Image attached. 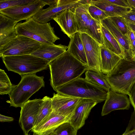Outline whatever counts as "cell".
<instances>
[{"label": "cell", "instance_id": "cell-1", "mask_svg": "<svg viewBox=\"0 0 135 135\" xmlns=\"http://www.w3.org/2000/svg\"><path fill=\"white\" fill-rule=\"evenodd\" d=\"M50 84L54 90L80 76L87 69L68 51L49 63Z\"/></svg>", "mask_w": 135, "mask_h": 135}, {"label": "cell", "instance_id": "cell-2", "mask_svg": "<svg viewBox=\"0 0 135 135\" xmlns=\"http://www.w3.org/2000/svg\"><path fill=\"white\" fill-rule=\"evenodd\" d=\"M105 78L111 90L129 96L135 82V61L122 59Z\"/></svg>", "mask_w": 135, "mask_h": 135}, {"label": "cell", "instance_id": "cell-3", "mask_svg": "<svg viewBox=\"0 0 135 135\" xmlns=\"http://www.w3.org/2000/svg\"><path fill=\"white\" fill-rule=\"evenodd\" d=\"M57 93L81 99H87L98 103L105 100L108 91L80 77L56 88Z\"/></svg>", "mask_w": 135, "mask_h": 135}, {"label": "cell", "instance_id": "cell-4", "mask_svg": "<svg viewBox=\"0 0 135 135\" xmlns=\"http://www.w3.org/2000/svg\"><path fill=\"white\" fill-rule=\"evenodd\" d=\"M16 34L30 38L43 44H53L60 39L55 34L50 22L39 23L31 18L18 23L15 28Z\"/></svg>", "mask_w": 135, "mask_h": 135}, {"label": "cell", "instance_id": "cell-5", "mask_svg": "<svg viewBox=\"0 0 135 135\" xmlns=\"http://www.w3.org/2000/svg\"><path fill=\"white\" fill-rule=\"evenodd\" d=\"M21 76L20 82L13 85L9 94L10 106L16 108H21L33 94L45 86L43 76H38L35 74Z\"/></svg>", "mask_w": 135, "mask_h": 135}, {"label": "cell", "instance_id": "cell-6", "mask_svg": "<svg viewBox=\"0 0 135 135\" xmlns=\"http://www.w3.org/2000/svg\"><path fill=\"white\" fill-rule=\"evenodd\" d=\"M2 59L8 71L18 73L21 76L35 74L49 66L47 61L31 54L6 56Z\"/></svg>", "mask_w": 135, "mask_h": 135}, {"label": "cell", "instance_id": "cell-7", "mask_svg": "<svg viewBox=\"0 0 135 135\" xmlns=\"http://www.w3.org/2000/svg\"><path fill=\"white\" fill-rule=\"evenodd\" d=\"M79 1L72 9L76 19L78 32L88 34L100 45H103L101 24L92 17L88 11L91 4H82Z\"/></svg>", "mask_w": 135, "mask_h": 135}, {"label": "cell", "instance_id": "cell-8", "mask_svg": "<svg viewBox=\"0 0 135 135\" xmlns=\"http://www.w3.org/2000/svg\"><path fill=\"white\" fill-rule=\"evenodd\" d=\"M43 44L26 36L17 35L0 47V57L31 54L39 49Z\"/></svg>", "mask_w": 135, "mask_h": 135}, {"label": "cell", "instance_id": "cell-9", "mask_svg": "<svg viewBox=\"0 0 135 135\" xmlns=\"http://www.w3.org/2000/svg\"><path fill=\"white\" fill-rule=\"evenodd\" d=\"M46 5L43 0H36L28 5L4 9L0 11V13L18 22L32 18Z\"/></svg>", "mask_w": 135, "mask_h": 135}, {"label": "cell", "instance_id": "cell-10", "mask_svg": "<svg viewBox=\"0 0 135 135\" xmlns=\"http://www.w3.org/2000/svg\"><path fill=\"white\" fill-rule=\"evenodd\" d=\"M43 99L28 100L21 107L19 122L25 135H28L34 127Z\"/></svg>", "mask_w": 135, "mask_h": 135}, {"label": "cell", "instance_id": "cell-11", "mask_svg": "<svg viewBox=\"0 0 135 135\" xmlns=\"http://www.w3.org/2000/svg\"><path fill=\"white\" fill-rule=\"evenodd\" d=\"M81 36L87 60V69H94L102 72L100 45L85 33H81Z\"/></svg>", "mask_w": 135, "mask_h": 135}, {"label": "cell", "instance_id": "cell-12", "mask_svg": "<svg viewBox=\"0 0 135 135\" xmlns=\"http://www.w3.org/2000/svg\"><path fill=\"white\" fill-rule=\"evenodd\" d=\"M79 0H58L56 3L46 9H42L32 18L40 23H48L63 11L74 7Z\"/></svg>", "mask_w": 135, "mask_h": 135}, {"label": "cell", "instance_id": "cell-13", "mask_svg": "<svg viewBox=\"0 0 135 135\" xmlns=\"http://www.w3.org/2000/svg\"><path fill=\"white\" fill-rule=\"evenodd\" d=\"M82 99L54 93L52 98L53 110L69 118Z\"/></svg>", "mask_w": 135, "mask_h": 135}, {"label": "cell", "instance_id": "cell-14", "mask_svg": "<svg viewBox=\"0 0 135 135\" xmlns=\"http://www.w3.org/2000/svg\"><path fill=\"white\" fill-rule=\"evenodd\" d=\"M98 103L93 100L82 99L69 118V123L76 129H79L85 124L92 109Z\"/></svg>", "mask_w": 135, "mask_h": 135}, {"label": "cell", "instance_id": "cell-15", "mask_svg": "<svg viewBox=\"0 0 135 135\" xmlns=\"http://www.w3.org/2000/svg\"><path fill=\"white\" fill-rule=\"evenodd\" d=\"M130 103L127 95L115 92L110 89L103 106L101 115H107L115 110L128 109Z\"/></svg>", "mask_w": 135, "mask_h": 135}, {"label": "cell", "instance_id": "cell-16", "mask_svg": "<svg viewBox=\"0 0 135 135\" xmlns=\"http://www.w3.org/2000/svg\"><path fill=\"white\" fill-rule=\"evenodd\" d=\"M69 118L53 111L48 117L31 132L36 135H50L61 124L69 122Z\"/></svg>", "mask_w": 135, "mask_h": 135}, {"label": "cell", "instance_id": "cell-17", "mask_svg": "<svg viewBox=\"0 0 135 135\" xmlns=\"http://www.w3.org/2000/svg\"><path fill=\"white\" fill-rule=\"evenodd\" d=\"M53 20L58 24L61 31L70 39L78 32L76 16L71 8L63 11L54 17Z\"/></svg>", "mask_w": 135, "mask_h": 135}, {"label": "cell", "instance_id": "cell-18", "mask_svg": "<svg viewBox=\"0 0 135 135\" xmlns=\"http://www.w3.org/2000/svg\"><path fill=\"white\" fill-rule=\"evenodd\" d=\"M68 47L61 44H43L31 54L45 60L49 63L66 51Z\"/></svg>", "mask_w": 135, "mask_h": 135}, {"label": "cell", "instance_id": "cell-19", "mask_svg": "<svg viewBox=\"0 0 135 135\" xmlns=\"http://www.w3.org/2000/svg\"><path fill=\"white\" fill-rule=\"evenodd\" d=\"M18 22L0 13V47L17 36L15 27Z\"/></svg>", "mask_w": 135, "mask_h": 135}, {"label": "cell", "instance_id": "cell-20", "mask_svg": "<svg viewBox=\"0 0 135 135\" xmlns=\"http://www.w3.org/2000/svg\"><path fill=\"white\" fill-rule=\"evenodd\" d=\"M100 24L109 31L119 44L127 57L128 53L131 49L128 37L123 34L114 22L110 17L103 20L101 22Z\"/></svg>", "mask_w": 135, "mask_h": 135}, {"label": "cell", "instance_id": "cell-21", "mask_svg": "<svg viewBox=\"0 0 135 135\" xmlns=\"http://www.w3.org/2000/svg\"><path fill=\"white\" fill-rule=\"evenodd\" d=\"M100 47L101 70L106 75L112 71L122 58L104 45Z\"/></svg>", "mask_w": 135, "mask_h": 135}, {"label": "cell", "instance_id": "cell-22", "mask_svg": "<svg viewBox=\"0 0 135 135\" xmlns=\"http://www.w3.org/2000/svg\"><path fill=\"white\" fill-rule=\"evenodd\" d=\"M67 51L87 66V61L80 33L77 32L70 39Z\"/></svg>", "mask_w": 135, "mask_h": 135}, {"label": "cell", "instance_id": "cell-23", "mask_svg": "<svg viewBox=\"0 0 135 135\" xmlns=\"http://www.w3.org/2000/svg\"><path fill=\"white\" fill-rule=\"evenodd\" d=\"M91 4L105 11L109 17L122 16L132 9L131 7H125L117 6L110 3L106 0H91Z\"/></svg>", "mask_w": 135, "mask_h": 135}, {"label": "cell", "instance_id": "cell-24", "mask_svg": "<svg viewBox=\"0 0 135 135\" xmlns=\"http://www.w3.org/2000/svg\"><path fill=\"white\" fill-rule=\"evenodd\" d=\"M101 30L103 42V45L122 59L127 58V55L109 31L102 25Z\"/></svg>", "mask_w": 135, "mask_h": 135}, {"label": "cell", "instance_id": "cell-25", "mask_svg": "<svg viewBox=\"0 0 135 135\" xmlns=\"http://www.w3.org/2000/svg\"><path fill=\"white\" fill-rule=\"evenodd\" d=\"M85 78L90 83L99 86L109 91L111 87L107 81L105 75L102 72L92 69H87Z\"/></svg>", "mask_w": 135, "mask_h": 135}, {"label": "cell", "instance_id": "cell-26", "mask_svg": "<svg viewBox=\"0 0 135 135\" xmlns=\"http://www.w3.org/2000/svg\"><path fill=\"white\" fill-rule=\"evenodd\" d=\"M42 99L43 102L40 108L34 127L37 126L42 123L53 111L52 98L46 96Z\"/></svg>", "mask_w": 135, "mask_h": 135}, {"label": "cell", "instance_id": "cell-27", "mask_svg": "<svg viewBox=\"0 0 135 135\" xmlns=\"http://www.w3.org/2000/svg\"><path fill=\"white\" fill-rule=\"evenodd\" d=\"M13 85L4 70L0 69V94H9L11 92Z\"/></svg>", "mask_w": 135, "mask_h": 135}, {"label": "cell", "instance_id": "cell-28", "mask_svg": "<svg viewBox=\"0 0 135 135\" xmlns=\"http://www.w3.org/2000/svg\"><path fill=\"white\" fill-rule=\"evenodd\" d=\"M77 131L68 122L60 126L50 135H77Z\"/></svg>", "mask_w": 135, "mask_h": 135}, {"label": "cell", "instance_id": "cell-29", "mask_svg": "<svg viewBox=\"0 0 135 135\" xmlns=\"http://www.w3.org/2000/svg\"><path fill=\"white\" fill-rule=\"evenodd\" d=\"M36 0H0V11L7 8L16 6L26 5Z\"/></svg>", "mask_w": 135, "mask_h": 135}, {"label": "cell", "instance_id": "cell-30", "mask_svg": "<svg viewBox=\"0 0 135 135\" xmlns=\"http://www.w3.org/2000/svg\"><path fill=\"white\" fill-rule=\"evenodd\" d=\"M88 11L92 17L100 24L102 21L109 17L105 11L93 4L89 6Z\"/></svg>", "mask_w": 135, "mask_h": 135}, {"label": "cell", "instance_id": "cell-31", "mask_svg": "<svg viewBox=\"0 0 135 135\" xmlns=\"http://www.w3.org/2000/svg\"><path fill=\"white\" fill-rule=\"evenodd\" d=\"M110 18L114 22L123 34L128 37V35L130 28L123 17L118 16Z\"/></svg>", "mask_w": 135, "mask_h": 135}, {"label": "cell", "instance_id": "cell-32", "mask_svg": "<svg viewBox=\"0 0 135 135\" xmlns=\"http://www.w3.org/2000/svg\"><path fill=\"white\" fill-rule=\"evenodd\" d=\"M132 8L130 11L122 17L127 22L135 25V8Z\"/></svg>", "mask_w": 135, "mask_h": 135}, {"label": "cell", "instance_id": "cell-33", "mask_svg": "<svg viewBox=\"0 0 135 135\" xmlns=\"http://www.w3.org/2000/svg\"><path fill=\"white\" fill-rule=\"evenodd\" d=\"M135 129V110L132 113L129 123L125 133Z\"/></svg>", "mask_w": 135, "mask_h": 135}, {"label": "cell", "instance_id": "cell-34", "mask_svg": "<svg viewBox=\"0 0 135 135\" xmlns=\"http://www.w3.org/2000/svg\"><path fill=\"white\" fill-rule=\"evenodd\" d=\"M111 3L115 5L125 7H130L127 0H106Z\"/></svg>", "mask_w": 135, "mask_h": 135}, {"label": "cell", "instance_id": "cell-35", "mask_svg": "<svg viewBox=\"0 0 135 135\" xmlns=\"http://www.w3.org/2000/svg\"><path fill=\"white\" fill-rule=\"evenodd\" d=\"M129 96L130 103L135 110V82L131 88Z\"/></svg>", "mask_w": 135, "mask_h": 135}, {"label": "cell", "instance_id": "cell-36", "mask_svg": "<svg viewBox=\"0 0 135 135\" xmlns=\"http://www.w3.org/2000/svg\"><path fill=\"white\" fill-rule=\"evenodd\" d=\"M14 118L11 117L5 116L0 114V121L1 122H10L13 121Z\"/></svg>", "mask_w": 135, "mask_h": 135}, {"label": "cell", "instance_id": "cell-37", "mask_svg": "<svg viewBox=\"0 0 135 135\" xmlns=\"http://www.w3.org/2000/svg\"><path fill=\"white\" fill-rule=\"evenodd\" d=\"M128 37L131 44V43L135 39V36L134 32L131 28L128 34Z\"/></svg>", "mask_w": 135, "mask_h": 135}, {"label": "cell", "instance_id": "cell-38", "mask_svg": "<svg viewBox=\"0 0 135 135\" xmlns=\"http://www.w3.org/2000/svg\"><path fill=\"white\" fill-rule=\"evenodd\" d=\"M43 1L46 4L49 6L54 5L57 2L58 0H43Z\"/></svg>", "mask_w": 135, "mask_h": 135}, {"label": "cell", "instance_id": "cell-39", "mask_svg": "<svg viewBox=\"0 0 135 135\" xmlns=\"http://www.w3.org/2000/svg\"><path fill=\"white\" fill-rule=\"evenodd\" d=\"M127 57L135 61V51H130L128 53Z\"/></svg>", "mask_w": 135, "mask_h": 135}, {"label": "cell", "instance_id": "cell-40", "mask_svg": "<svg viewBox=\"0 0 135 135\" xmlns=\"http://www.w3.org/2000/svg\"><path fill=\"white\" fill-rule=\"evenodd\" d=\"M127 1L130 7L135 8V0H127Z\"/></svg>", "mask_w": 135, "mask_h": 135}, {"label": "cell", "instance_id": "cell-41", "mask_svg": "<svg viewBox=\"0 0 135 135\" xmlns=\"http://www.w3.org/2000/svg\"><path fill=\"white\" fill-rule=\"evenodd\" d=\"M131 49L130 51H135V39L131 43Z\"/></svg>", "mask_w": 135, "mask_h": 135}, {"label": "cell", "instance_id": "cell-42", "mask_svg": "<svg viewBox=\"0 0 135 135\" xmlns=\"http://www.w3.org/2000/svg\"><path fill=\"white\" fill-rule=\"evenodd\" d=\"M122 135H135V129L126 133L124 132Z\"/></svg>", "mask_w": 135, "mask_h": 135}, {"label": "cell", "instance_id": "cell-43", "mask_svg": "<svg viewBox=\"0 0 135 135\" xmlns=\"http://www.w3.org/2000/svg\"><path fill=\"white\" fill-rule=\"evenodd\" d=\"M127 25L134 32H135V25L127 22Z\"/></svg>", "mask_w": 135, "mask_h": 135}, {"label": "cell", "instance_id": "cell-44", "mask_svg": "<svg viewBox=\"0 0 135 135\" xmlns=\"http://www.w3.org/2000/svg\"><path fill=\"white\" fill-rule=\"evenodd\" d=\"M134 32V35H135V32Z\"/></svg>", "mask_w": 135, "mask_h": 135}, {"label": "cell", "instance_id": "cell-45", "mask_svg": "<svg viewBox=\"0 0 135 135\" xmlns=\"http://www.w3.org/2000/svg\"></svg>", "mask_w": 135, "mask_h": 135}]
</instances>
